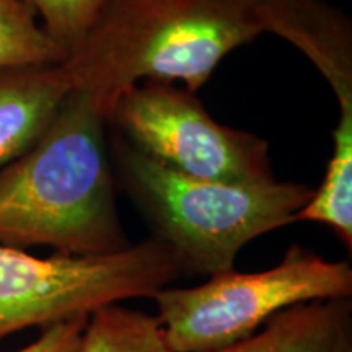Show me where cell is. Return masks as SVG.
<instances>
[{
    "instance_id": "obj_8",
    "label": "cell",
    "mask_w": 352,
    "mask_h": 352,
    "mask_svg": "<svg viewBox=\"0 0 352 352\" xmlns=\"http://www.w3.org/2000/svg\"><path fill=\"white\" fill-rule=\"evenodd\" d=\"M70 90L63 64L0 69V165L41 138Z\"/></svg>"
},
{
    "instance_id": "obj_4",
    "label": "cell",
    "mask_w": 352,
    "mask_h": 352,
    "mask_svg": "<svg viewBox=\"0 0 352 352\" xmlns=\"http://www.w3.org/2000/svg\"><path fill=\"white\" fill-rule=\"evenodd\" d=\"M351 296L349 263L296 243L270 270L226 271L197 287H164L152 298L171 352H217L253 336L285 308Z\"/></svg>"
},
{
    "instance_id": "obj_5",
    "label": "cell",
    "mask_w": 352,
    "mask_h": 352,
    "mask_svg": "<svg viewBox=\"0 0 352 352\" xmlns=\"http://www.w3.org/2000/svg\"><path fill=\"white\" fill-rule=\"evenodd\" d=\"M182 276L176 254L153 236L103 256L38 258L0 245V340L129 298H152Z\"/></svg>"
},
{
    "instance_id": "obj_1",
    "label": "cell",
    "mask_w": 352,
    "mask_h": 352,
    "mask_svg": "<svg viewBox=\"0 0 352 352\" xmlns=\"http://www.w3.org/2000/svg\"><path fill=\"white\" fill-rule=\"evenodd\" d=\"M108 121L70 90L51 124L0 170V245L51 246L64 256H103L131 246L118 212Z\"/></svg>"
},
{
    "instance_id": "obj_14",
    "label": "cell",
    "mask_w": 352,
    "mask_h": 352,
    "mask_svg": "<svg viewBox=\"0 0 352 352\" xmlns=\"http://www.w3.org/2000/svg\"><path fill=\"white\" fill-rule=\"evenodd\" d=\"M88 316L80 315L44 328L43 334L19 352H80L82 334Z\"/></svg>"
},
{
    "instance_id": "obj_11",
    "label": "cell",
    "mask_w": 352,
    "mask_h": 352,
    "mask_svg": "<svg viewBox=\"0 0 352 352\" xmlns=\"http://www.w3.org/2000/svg\"><path fill=\"white\" fill-rule=\"evenodd\" d=\"M80 352H171L157 316L120 303L88 316Z\"/></svg>"
},
{
    "instance_id": "obj_13",
    "label": "cell",
    "mask_w": 352,
    "mask_h": 352,
    "mask_svg": "<svg viewBox=\"0 0 352 352\" xmlns=\"http://www.w3.org/2000/svg\"><path fill=\"white\" fill-rule=\"evenodd\" d=\"M67 57L78 50L104 0H20Z\"/></svg>"
},
{
    "instance_id": "obj_7",
    "label": "cell",
    "mask_w": 352,
    "mask_h": 352,
    "mask_svg": "<svg viewBox=\"0 0 352 352\" xmlns=\"http://www.w3.org/2000/svg\"><path fill=\"white\" fill-rule=\"evenodd\" d=\"M263 33L285 39L308 57L340 103L352 114V21L328 0H259Z\"/></svg>"
},
{
    "instance_id": "obj_10",
    "label": "cell",
    "mask_w": 352,
    "mask_h": 352,
    "mask_svg": "<svg viewBox=\"0 0 352 352\" xmlns=\"http://www.w3.org/2000/svg\"><path fill=\"white\" fill-rule=\"evenodd\" d=\"M296 222L323 223L352 250V114H340L323 182L298 210Z\"/></svg>"
},
{
    "instance_id": "obj_2",
    "label": "cell",
    "mask_w": 352,
    "mask_h": 352,
    "mask_svg": "<svg viewBox=\"0 0 352 352\" xmlns=\"http://www.w3.org/2000/svg\"><path fill=\"white\" fill-rule=\"evenodd\" d=\"M259 0H104L63 64L70 87L108 118L140 82H182L196 94L222 59L263 34Z\"/></svg>"
},
{
    "instance_id": "obj_9",
    "label": "cell",
    "mask_w": 352,
    "mask_h": 352,
    "mask_svg": "<svg viewBox=\"0 0 352 352\" xmlns=\"http://www.w3.org/2000/svg\"><path fill=\"white\" fill-rule=\"evenodd\" d=\"M217 352H352L351 297L285 308L261 331Z\"/></svg>"
},
{
    "instance_id": "obj_12",
    "label": "cell",
    "mask_w": 352,
    "mask_h": 352,
    "mask_svg": "<svg viewBox=\"0 0 352 352\" xmlns=\"http://www.w3.org/2000/svg\"><path fill=\"white\" fill-rule=\"evenodd\" d=\"M67 54L20 0H0V69L60 65Z\"/></svg>"
},
{
    "instance_id": "obj_3",
    "label": "cell",
    "mask_w": 352,
    "mask_h": 352,
    "mask_svg": "<svg viewBox=\"0 0 352 352\" xmlns=\"http://www.w3.org/2000/svg\"><path fill=\"white\" fill-rule=\"evenodd\" d=\"M108 147L118 186L147 219L153 239L176 254L183 274L232 271L243 246L296 222L314 196V188L302 183H228L182 175L114 129Z\"/></svg>"
},
{
    "instance_id": "obj_6",
    "label": "cell",
    "mask_w": 352,
    "mask_h": 352,
    "mask_svg": "<svg viewBox=\"0 0 352 352\" xmlns=\"http://www.w3.org/2000/svg\"><path fill=\"white\" fill-rule=\"evenodd\" d=\"M107 121L135 148L182 175L228 183L276 179L266 139L215 121L196 94L175 83L131 87Z\"/></svg>"
}]
</instances>
